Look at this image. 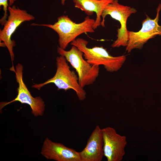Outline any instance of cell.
<instances>
[{
    "label": "cell",
    "instance_id": "6da1fadb",
    "mask_svg": "<svg viewBox=\"0 0 161 161\" xmlns=\"http://www.w3.org/2000/svg\"><path fill=\"white\" fill-rule=\"evenodd\" d=\"M95 22V20L87 16L82 22L77 23L68 16L63 15L59 17L57 21L53 24L33 23L31 25L47 27L53 30L58 34L59 47L65 49L68 44L80 35L94 32L93 26Z\"/></svg>",
    "mask_w": 161,
    "mask_h": 161
},
{
    "label": "cell",
    "instance_id": "7a4b0ae2",
    "mask_svg": "<svg viewBox=\"0 0 161 161\" xmlns=\"http://www.w3.org/2000/svg\"><path fill=\"white\" fill-rule=\"evenodd\" d=\"M88 43L86 39L78 38L70 44L81 51L84 59L92 65H102L107 71L110 72H117L121 68L126 60V55L113 56L102 46L89 48Z\"/></svg>",
    "mask_w": 161,
    "mask_h": 161
},
{
    "label": "cell",
    "instance_id": "3957f363",
    "mask_svg": "<svg viewBox=\"0 0 161 161\" xmlns=\"http://www.w3.org/2000/svg\"><path fill=\"white\" fill-rule=\"evenodd\" d=\"M67 61L64 57L58 56L56 58V70L54 76L44 83L35 84L32 87L40 90L47 84L53 83L58 88V90L73 89L79 100H84L86 98V92L80 85L78 76L74 71L70 70Z\"/></svg>",
    "mask_w": 161,
    "mask_h": 161
},
{
    "label": "cell",
    "instance_id": "277c9868",
    "mask_svg": "<svg viewBox=\"0 0 161 161\" xmlns=\"http://www.w3.org/2000/svg\"><path fill=\"white\" fill-rule=\"evenodd\" d=\"M57 52L60 55L64 57L75 69L79 83L82 87L83 88L95 82L99 75V66L89 63L84 59L83 53L78 48L72 46L69 50L66 51L58 47Z\"/></svg>",
    "mask_w": 161,
    "mask_h": 161
},
{
    "label": "cell",
    "instance_id": "5b68a950",
    "mask_svg": "<svg viewBox=\"0 0 161 161\" xmlns=\"http://www.w3.org/2000/svg\"><path fill=\"white\" fill-rule=\"evenodd\" d=\"M137 10L133 7L120 4L117 0H113L105 7L101 15V25L105 27V18L108 15L118 21L120 27L117 30V38L112 45L113 48L126 47L129 40V31L126 24L129 17Z\"/></svg>",
    "mask_w": 161,
    "mask_h": 161
},
{
    "label": "cell",
    "instance_id": "8992f818",
    "mask_svg": "<svg viewBox=\"0 0 161 161\" xmlns=\"http://www.w3.org/2000/svg\"><path fill=\"white\" fill-rule=\"evenodd\" d=\"M8 10L9 15L4 25L3 29L0 30V41H3L7 48L13 65L15 56L13 47L15 45V42L11 40V36L21 23L33 20L35 17L26 10L21 9L14 5L12 7L9 6Z\"/></svg>",
    "mask_w": 161,
    "mask_h": 161
},
{
    "label": "cell",
    "instance_id": "52a82bcc",
    "mask_svg": "<svg viewBox=\"0 0 161 161\" xmlns=\"http://www.w3.org/2000/svg\"><path fill=\"white\" fill-rule=\"evenodd\" d=\"M161 4L157 9V15L152 19L146 15V18L142 22V27L138 31H129V40L126 51L130 52L133 49H141L148 41L157 35L161 36V26L158 24Z\"/></svg>",
    "mask_w": 161,
    "mask_h": 161
},
{
    "label": "cell",
    "instance_id": "ba28073f",
    "mask_svg": "<svg viewBox=\"0 0 161 161\" xmlns=\"http://www.w3.org/2000/svg\"><path fill=\"white\" fill-rule=\"evenodd\" d=\"M23 69L22 65L19 63L16 66L14 72L15 73L16 81L18 84L16 97L9 102H1L0 109L10 103L18 101L21 103L29 105L32 109V113L34 116H42L45 110L44 102L40 96L34 97L31 94L23 80Z\"/></svg>",
    "mask_w": 161,
    "mask_h": 161
},
{
    "label": "cell",
    "instance_id": "9c48e42d",
    "mask_svg": "<svg viewBox=\"0 0 161 161\" xmlns=\"http://www.w3.org/2000/svg\"><path fill=\"white\" fill-rule=\"evenodd\" d=\"M104 156L107 161H121L125 154L126 137L121 135L112 127L102 129Z\"/></svg>",
    "mask_w": 161,
    "mask_h": 161
},
{
    "label": "cell",
    "instance_id": "30bf717a",
    "mask_svg": "<svg viewBox=\"0 0 161 161\" xmlns=\"http://www.w3.org/2000/svg\"><path fill=\"white\" fill-rule=\"evenodd\" d=\"M41 153L48 160L57 161H81L79 152L61 143L55 142L47 138Z\"/></svg>",
    "mask_w": 161,
    "mask_h": 161
},
{
    "label": "cell",
    "instance_id": "8fae6325",
    "mask_svg": "<svg viewBox=\"0 0 161 161\" xmlns=\"http://www.w3.org/2000/svg\"><path fill=\"white\" fill-rule=\"evenodd\" d=\"M102 129L97 126L91 133L85 148L79 152L81 161H101L104 155Z\"/></svg>",
    "mask_w": 161,
    "mask_h": 161
},
{
    "label": "cell",
    "instance_id": "7c38bea8",
    "mask_svg": "<svg viewBox=\"0 0 161 161\" xmlns=\"http://www.w3.org/2000/svg\"><path fill=\"white\" fill-rule=\"evenodd\" d=\"M66 0H61L64 5ZM113 0H73L75 7L83 11L88 16L92 15L95 12L96 18L93 27L95 30L101 25V15L106 6Z\"/></svg>",
    "mask_w": 161,
    "mask_h": 161
},
{
    "label": "cell",
    "instance_id": "4fadbf2b",
    "mask_svg": "<svg viewBox=\"0 0 161 161\" xmlns=\"http://www.w3.org/2000/svg\"><path fill=\"white\" fill-rule=\"evenodd\" d=\"M9 1V5H12L14 2L16 0H0V6H3V10L4 11V16L0 19V23L1 25L3 26L7 21V10L9 6L8 4V1Z\"/></svg>",
    "mask_w": 161,
    "mask_h": 161
}]
</instances>
